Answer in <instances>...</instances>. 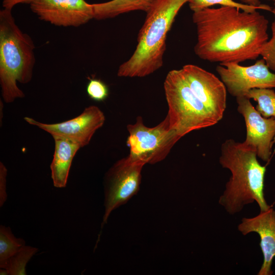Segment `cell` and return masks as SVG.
Instances as JSON below:
<instances>
[{"label": "cell", "mask_w": 275, "mask_h": 275, "mask_svg": "<svg viewBox=\"0 0 275 275\" xmlns=\"http://www.w3.org/2000/svg\"><path fill=\"white\" fill-rule=\"evenodd\" d=\"M197 29L195 54L219 64L255 60L268 40V20L257 10L247 12L232 7L207 8L194 12Z\"/></svg>", "instance_id": "1"}, {"label": "cell", "mask_w": 275, "mask_h": 275, "mask_svg": "<svg viewBox=\"0 0 275 275\" xmlns=\"http://www.w3.org/2000/svg\"><path fill=\"white\" fill-rule=\"evenodd\" d=\"M219 162L231 174L218 200L228 213H238L244 206L255 201L260 211L271 206L264 197L266 167L259 163L253 148L243 142L228 139L222 144Z\"/></svg>", "instance_id": "2"}, {"label": "cell", "mask_w": 275, "mask_h": 275, "mask_svg": "<svg viewBox=\"0 0 275 275\" xmlns=\"http://www.w3.org/2000/svg\"><path fill=\"white\" fill-rule=\"evenodd\" d=\"M189 0H158L146 13L131 56L119 67L117 75L143 77L162 67L166 40L175 18Z\"/></svg>", "instance_id": "3"}, {"label": "cell", "mask_w": 275, "mask_h": 275, "mask_svg": "<svg viewBox=\"0 0 275 275\" xmlns=\"http://www.w3.org/2000/svg\"><path fill=\"white\" fill-rule=\"evenodd\" d=\"M31 37L16 24L11 10L0 11V84L3 100L11 103L24 97L17 82H29L35 64Z\"/></svg>", "instance_id": "4"}, {"label": "cell", "mask_w": 275, "mask_h": 275, "mask_svg": "<svg viewBox=\"0 0 275 275\" xmlns=\"http://www.w3.org/2000/svg\"><path fill=\"white\" fill-rule=\"evenodd\" d=\"M163 88L168 105L167 116L180 138L218 122L192 91L181 69L168 73Z\"/></svg>", "instance_id": "5"}, {"label": "cell", "mask_w": 275, "mask_h": 275, "mask_svg": "<svg viewBox=\"0 0 275 275\" xmlns=\"http://www.w3.org/2000/svg\"><path fill=\"white\" fill-rule=\"evenodd\" d=\"M127 129L129 156L145 164L164 159L180 139L171 128L167 116L153 127L145 125L142 117L139 116L134 124L127 125Z\"/></svg>", "instance_id": "6"}, {"label": "cell", "mask_w": 275, "mask_h": 275, "mask_svg": "<svg viewBox=\"0 0 275 275\" xmlns=\"http://www.w3.org/2000/svg\"><path fill=\"white\" fill-rule=\"evenodd\" d=\"M215 69L227 91L236 98L246 97L253 89L275 88V73L270 71L262 58L249 66L227 63L219 64Z\"/></svg>", "instance_id": "7"}, {"label": "cell", "mask_w": 275, "mask_h": 275, "mask_svg": "<svg viewBox=\"0 0 275 275\" xmlns=\"http://www.w3.org/2000/svg\"><path fill=\"white\" fill-rule=\"evenodd\" d=\"M145 164L128 155L117 162L110 170L107 176L108 185L102 225L113 210L126 203L138 192L141 181V171Z\"/></svg>", "instance_id": "8"}, {"label": "cell", "mask_w": 275, "mask_h": 275, "mask_svg": "<svg viewBox=\"0 0 275 275\" xmlns=\"http://www.w3.org/2000/svg\"><path fill=\"white\" fill-rule=\"evenodd\" d=\"M24 119L29 124L49 133L53 138L68 139L82 148L89 144L95 132L103 126L105 117L98 107L90 105L78 116L60 123H44L28 117Z\"/></svg>", "instance_id": "9"}, {"label": "cell", "mask_w": 275, "mask_h": 275, "mask_svg": "<svg viewBox=\"0 0 275 275\" xmlns=\"http://www.w3.org/2000/svg\"><path fill=\"white\" fill-rule=\"evenodd\" d=\"M189 87L218 122L226 108L227 89L214 74L194 64L181 69Z\"/></svg>", "instance_id": "10"}, {"label": "cell", "mask_w": 275, "mask_h": 275, "mask_svg": "<svg viewBox=\"0 0 275 275\" xmlns=\"http://www.w3.org/2000/svg\"><path fill=\"white\" fill-rule=\"evenodd\" d=\"M237 111L244 119L246 135L243 143L253 148L257 157L268 161L270 158L275 138V121L263 117L254 107L250 99L236 98Z\"/></svg>", "instance_id": "11"}, {"label": "cell", "mask_w": 275, "mask_h": 275, "mask_svg": "<svg viewBox=\"0 0 275 275\" xmlns=\"http://www.w3.org/2000/svg\"><path fill=\"white\" fill-rule=\"evenodd\" d=\"M30 4L39 19L56 26L77 27L94 18L92 4L85 0H33Z\"/></svg>", "instance_id": "12"}, {"label": "cell", "mask_w": 275, "mask_h": 275, "mask_svg": "<svg viewBox=\"0 0 275 275\" xmlns=\"http://www.w3.org/2000/svg\"><path fill=\"white\" fill-rule=\"evenodd\" d=\"M238 230L243 235L252 232L259 235L263 261L257 274H272L271 265L275 257V210L272 206L254 217L242 218Z\"/></svg>", "instance_id": "13"}, {"label": "cell", "mask_w": 275, "mask_h": 275, "mask_svg": "<svg viewBox=\"0 0 275 275\" xmlns=\"http://www.w3.org/2000/svg\"><path fill=\"white\" fill-rule=\"evenodd\" d=\"M54 150L50 164L51 178L56 187L66 186L73 159L81 148L68 139L53 137Z\"/></svg>", "instance_id": "14"}, {"label": "cell", "mask_w": 275, "mask_h": 275, "mask_svg": "<svg viewBox=\"0 0 275 275\" xmlns=\"http://www.w3.org/2000/svg\"><path fill=\"white\" fill-rule=\"evenodd\" d=\"M158 0H111L92 4L94 18L103 20L135 11L147 13Z\"/></svg>", "instance_id": "15"}, {"label": "cell", "mask_w": 275, "mask_h": 275, "mask_svg": "<svg viewBox=\"0 0 275 275\" xmlns=\"http://www.w3.org/2000/svg\"><path fill=\"white\" fill-rule=\"evenodd\" d=\"M24 241L14 236L10 228L0 227V267L3 268L7 261L25 246Z\"/></svg>", "instance_id": "16"}, {"label": "cell", "mask_w": 275, "mask_h": 275, "mask_svg": "<svg viewBox=\"0 0 275 275\" xmlns=\"http://www.w3.org/2000/svg\"><path fill=\"white\" fill-rule=\"evenodd\" d=\"M257 102L256 109L264 118L275 121V92L272 89H253L246 96Z\"/></svg>", "instance_id": "17"}, {"label": "cell", "mask_w": 275, "mask_h": 275, "mask_svg": "<svg viewBox=\"0 0 275 275\" xmlns=\"http://www.w3.org/2000/svg\"><path fill=\"white\" fill-rule=\"evenodd\" d=\"M188 3L190 9L193 12L210 8L215 5L234 7L247 12H253L259 9L271 12L272 10V8L267 5L264 4L262 6L256 7L243 4L234 0H189Z\"/></svg>", "instance_id": "18"}, {"label": "cell", "mask_w": 275, "mask_h": 275, "mask_svg": "<svg viewBox=\"0 0 275 275\" xmlns=\"http://www.w3.org/2000/svg\"><path fill=\"white\" fill-rule=\"evenodd\" d=\"M37 251V248L25 245L7 261L3 268H1L5 269L7 274L25 275L26 274L25 266Z\"/></svg>", "instance_id": "19"}, {"label": "cell", "mask_w": 275, "mask_h": 275, "mask_svg": "<svg viewBox=\"0 0 275 275\" xmlns=\"http://www.w3.org/2000/svg\"><path fill=\"white\" fill-rule=\"evenodd\" d=\"M271 12L274 15V20L271 23V37L262 48L260 55L264 60L268 68L275 72V2Z\"/></svg>", "instance_id": "20"}, {"label": "cell", "mask_w": 275, "mask_h": 275, "mask_svg": "<svg viewBox=\"0 0 275 275\" xmlns=\"http://www.w3.org/2000/svg\"><path fill=\"white\" fill-rule=\"evenodd\" d=\"M86 91L88 96L97 102L105 100L109 94L107 86L101 79L97 78H89Z\"/></svg>", "instance_id": "21"}, {"label": "cell", "mask_w": 275, "mask_h": 275, "mask_svg": "<svg viewBox=\"0 0 275 275\" xmlns=\"http://www.w3.org/2000/svg\"><path fill=\"white\" fill-rule=\"evenodd\" d=\"M7 169L3 163H0V203L3 205L6 200Z\"/></svg>", "instance_id": "22"}, {"label": "cell", "mask_w": 275, "mask_h": 275, "mask_svg": "<svg viewBox=\"0 0 275 275\" xmlns=\"http://www.w3.org/2000/svg\"><path fill=\"white\" fill-rule=\"evenodd\" d=\"M33 0H2L4 9L12 10V8L19 4H30Z\"/></svg>", "instance_id": "23"}, {"label": "cell", "mask_w": 275, "mask_h": 275, "mask_svg": "<svg viewBox=\"0 0 275 275\" xmlns=\"http://www.w3.org/2000/svg\"><path fill=\"white\" fill-rule=\"evenodd\" d=\"M268 1H271L273 2H275V0H268ZM240 3L243 4L252 6H256V7H260L264 5V4H262L261 3V2L260 0H240Z\"/></svg>", "instance_id": "24"}, {"label": "cell", "mask_w": 275, "mask_h": 275, "mask_svg": "<svg viewBox=\"0 0 275 275\" xmlns=\"http://www.w3.org/2000/svg\"><path fill=\"white\" fill-rule=\"evenodd\" d=\"M274 143H275V138H274Z\"/></svg>", "instance_id": "25"}]
</instances>
